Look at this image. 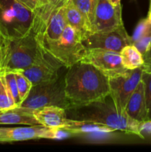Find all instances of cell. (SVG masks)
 <instances>
[{"label":"cell","mask_w":151,"mask_h":152,"mask_svg":"<svg viewBox=\"0 0 151 152\" xmlns=\"http://www.w3.org/2000/svg\"><path fill=\"white\" fill-rule=\"evenodd\" d=\"M121 12V4L113 5L108 0H97L92 33L112 31L124 25Z\"/></svg>","instance_id":"cell-10"},{"label":"cell","mask_w":151,"mask_h":152,"mask_svg":"<svg viewBox=\"0 0 151 152\" xmlns=\"http://www.w3.org/2000/svg\"><path fill=\"white\" fill-rule=\"evenodd\" d=\"M32 11H36L39 7V0H16Z\"/></svg>","instance_id":"cell-28"},{"label":"cell","mask_w":151,"mask_h":152,"mask_svg":"<svg viewBox=\"0 0 151 152\" xmlns=\"http://www.w3.org/2000/svg\"><path fill=\"white\" fill-rule=\"evenodd\" d=\"M121 62L126 69L134 70L141 68L144 64L143 55L134 45H128L120 51Z\"/></svg>","instance_id":"cell-18"},{"label":"cell","mask_w":151,"mask_h":152,"mask_svg":"<svg viewBox=\"0 0 151 152\" xmlns=\"http://www.w3.org/2000/svg\"><path fill=\"white\" fill-rule=\"evenodd\" d=\"M65 129L69 131L73 134H86L93 133L106 134L114 132L113 129L105 125L87 120L72 119H68V126Z\"/></svg>","instance_id":"cell-16"},{"label":"cell","mask_w":151,"mask_h":152,"mask_svg":"<svg viewBox=\"0 0 151 152\" xmlns=\"http://www.w3.org/2000/svg\"><path fill=\"white\" fill-rule=\"evenodd\" d=\"M106 99L90 104L93 108L89 110L87 114H82V117L77 120L94 122L108 126L114 131H121L144 138L140 131L142 122L130 118L127 114H119L115 109L113 101L110 104L106 102Z\"/></svg>","instance_id":"cell-3"},{"label":"cell","mask_w":151,"mask_h":152,"mask_svg":"<svg viewBox=\"0 0 151 152\" xmlns=\"http://www.w3.org/2000/svg\"><path fill=\"white\" fill-rule=\"evenodd\" d=\"M67 25L65 6L64 4H59L53 9L47 19L44 31V42L57 40Z\"/></svg>","instance_id":"cell-13"},{"label":"cell","mask_w":151,"mask_h":152,"mask_svg":"<svg viewBox=\"0 0 151 152\" xmlns=\"http://www.w3.org/2000/svg\"><path fill=\"white\" fill-rule=\"evenodd\" d=\"M4 76L7 88H8L10 94L13 96L16 105H18V107H19L21 105V100L20 97H19V91H18L15 73L13 71H7V72L4 73Z\"/></svg>","instance_id":"cell-23"},{"label":"cell","mask_w":151,"mask_h":152,"mask_svg":"<svg viewBox=\"0 0 151 152\" xmlns=\"http://www.w3.org/2000/svg\"><path fill=\"white\" fill-rule=\"evenodd\" d=\"M82 13L92 31L97 0H69Z\"/></svg>","instance_id":"cell-20"},{"label":"cell","mask_w":151,"mask_h":152,"mask_svg":"<svg viewBox=\"0 0 151 152\" xmlns=\"http://www.w3.org/2000/svg\"><path fill=\"white\" fill-rule=\"evenodd\" d=\"M17 107L6 84L4 74H0V112L10 111Z\"/></svg>","instance_id":"cell-19"},{"label":"cell","mask_w":151,"mask_h":152,"mask_svg":"<svg viewBox=\"0 0 151 152\" xmlns=\"http://www.w3.org/2000/svg\"><path fill=\"white\" fill-rule=\"evenodd\" d=\"M38 124L50 129H65L68 126V118H67L66 109L56 105H50L38 109H28Z\"/></svg>","instance_id":"cell-11"},{"label":"cell","mask_w":151,"mask_h":152,"mask_svg":"<svg viewBox=\"0 0 151 152\" xmlns=\"http://www.w3.org/2000/svg\"><path fill=\"white\" fill-rule=\"evenodd\" d=\"M56 105L70 109L69 102L65 96L64 82H56L33 86L28 97L19 107L28 109H38L45 106Z\"/></svg>","instance_id":"cell-5"},{"label":"cell","mask_w":151,"mask_h":152,"mask_svg":"<svg viewBox=\"0 0 151 152\" xmlns=\"http://www.w3.org/2000/svg\"><path fill=\"white\" fill-rule=\"evenodd\" d=\"M67 23L79 33L83 37L92 33L91 28L82 13L71 3L70 1L64 4Z\"/></svg>","instance_id":"cell-15"},{"label":"cell","mask_w":151,"mask_h":152,"mask_svg":"<svg viewBox=\"0 0 151 152\" xmlns=\"http://www.w3.org/2000/svg\"><path fill=\"white\" fill-rule=\"evenodd\" d=\"M81 62L93 65L108 78L125 74L128 70L122 65L118 52L102 49H87Z\"/></svg>","instance_id":"cell-9"},{"label":"cell","mask_w":151,"mask_h":152,"mask_svg":"<svg viewBox=\"0 0 151 152\" xmlns=\"http://www.w3.org/2000/svg\"><path fill=\"white\" fill-rule=\"evenodd\" d=\"M36 12L16 0H0V25L11 39L26 35L32 28Z\"/></svg>","instance_id":"cell-4"},{"label":"cell","mask_w":151,"mask_h":152,"mask_svg":"<svg viewBox=\"0 0 151 152\" xmlns=\"http://www.w3.org/2000/svg\"><path fill=\"white\" fill-rule=\"evenodd\" d=\"M43 48L46 54L59 66L68 68L81 62L86 52L82 37L69 25L57 40L44 42Z\"/></svg>","instance_id":"cell-2"},{"label":"cell","mask_w":151,"mask_h":152,"mask_svg":"<svg viewBox=\"0 0 151 152\" xmlns=\"http://www.w3.org/2000/svg\"><path fill=\"white\" fill-rule=\"evenodd\" d=\"M39 125L35 117L25 108L17 107L10 111L0 112V125Z\"/></svg>","instance_id":"cell-17"},{"label":"cell","mask_w":151,"mask_h":152,"mask_svg":"<svg viewBox=\"0 0 151 152\" xmlns=\"http://www.w3.org/2000/svg\"><path fill=\"white\" fill-rule=\"evenodd\" d=\"M125 113L130 118L139 122L147 120L144 87L142 80L139 83L136 90L128 99L125 108Z\"/></svg>","instance_id":"cell-14"},{"label":"cell","mask_w":151,"mask_h":152,"mask_svg":"<svg viewBox=\"0 0 151 152\" xmlns=\"http://www.w3.org/2000/svg\"><path fill=\"white\" fill-rule=\"evenodd\" d=\"M140 131L143 137L144 134H151V120L142 122L140 124Z\"/></svg>","instance_id":"cell-29"},{"label":"cell","mask_w":151,"mask_h":152,"mask_svg":"<svg viewBox=\"0 0 151 152\" xmlns=\"http://www.w3.org/2000/svg\"><path fill=\"white\" fill-rule=\"evenodd\" d=\"M69 134L65 129H50L41 125L28 127L0 128V142H13L36 139L63 140Z\"/></svg>","instance_id":"cell-7"},{"label":"cell","mask_w":151,"mask_h":152,"mask_svg":"<svg viewBox=\"0 0 151 152\" xmlns=\"http://www.w3.org/2000/svg\"><path fill=\"white\" fill-rule=\"evenodd\" d=\"M13 72L15 73V76H16L18 91H19V97H20L21 104H22L29 95L33 85L30 81L23 74L19 72H16V71H13Z\"/></svg>","instance_id":"cell-22"},{"label":"cell","mask_w":151,"mask_h":152,"mask_svg":"<svg viewBox=\"0 0 151 152\" xmlns=\"http://www.w3.org/2000/svg\"><path fill=\"white\" fill-rule=\"evenodd\" d=\"M142 80L144 87V96L146 102L147 120H151V72H145L142 74Z\"/></svg>","instance_id":"cell-24"},{"label":"cell","mask_w":151,"mask_h":152,"mask_svg":"<svg viewBox=\"0 0 151 152\" xmlns=\"http://www.w3.org/2000/svg\"><path fill=\"white\" fill-rule=\"evenodd\" d=\"M59 0H39V7L38 8L44 7H56L59 5Z\"/></svg>","instance_id":"cell-30"},{"label":"cell","mask_w":151,"mask_h":152,"mask_svg":"<svg viewBox=\"0 0 151 152\" xmlns=\"http://www.w3.org/2000/svg\"><path fill=\"white\" fill-rule=\"evenodd\" d=\"M151 28V24L148 21L147 18H144L139 20V23L136 25L134 30L133 36H131L132 43L136 42V41L144 37Z\"/></svg>","instance_id":"cell-25"},{"label":"cell","mask_w":151,"mask_h":152,"mask_svg":"<svg viewBox=\"0 0 151 152\" xmlns=\"http://www.w3.org/2000/svg\"><path fill=\"white\" fill-rule=\"evenodd\" d=\"M147 19L149 21L150 23L151 24V0H150V8H149V12H148V15H147Z\"/></svg>","instance_id":"cell-32"},{"label":"cell","mask_w":151,"mask_h":152,"mask_svg":"<svg viewBox=\"0 0 151 152\" xmlns=\"http://www.w3.org/2000/svg\"><path fill=\"white\" fill-rule=\"evenodd\" d=\"M68 1H69V0H59V4H63Z\"/></svg>","instance_id":"cell-33"},{"label":"cell","mask_w":151,"mask_h":152,"mask_svg":"<svg viewBox=\"0 0 151 152\" xmlns=\"http://www.w3.org/2000/svg\"><path fill=\"white\" fill-rule=\"evenodd\" d=\"M10 37L0 25V74H4L8 56Z\"/></svg>","instance_id":"cell-21"},{"label":"cell","mask_w":151,"mask_h":152,"mask_svg":"<svg viewBox=\"0 0 151 152\" xmlns=\"http://www.w3.org/2000/svg\"><path fill=\"white\" fill-rule=\"evenodd\" d=\"M82 42L86 49H102L118 53L123 48L133 44L124 25L112 31L90 33L83 37Z\"/></svg>","instance_id":"cell-8"},{"label":"cell","mask_w":151,"mask_h":152,"mask_svg":"<svg viewBox=\"0 0 151 152\" xmlns=\"http://www.w3.org/2000/svg\"><path fill=\"white\" fill-rule=\"evenodd\" d=\"M64 91L71 108H83L109 96V78L93 65L81 61L68 68Z\"/></svg>","instance_id":"cell-1"},{"label":"cell","mask_w":151,"mask_h":152,"mask_svg":"<svg viewBox=\"0 0 151 152\" xmlns=\"http://www.w3.org/2000/svg\"><path fill=\"white\" fill-rule=\"evenodd\" d=\"M60 67L51 62H44L32 65L25 69L19 70L32 83L33 86L40 84L53 83L59 79L58 71Z\"/></svg>","instance_id":"cell-12"},{"label":"cell","mask_w":151,"mask_h":152,"mask_svg":"<svg viewBox=\"0 0 151 152\" xmlns=\"http://www.w3.org/2000/svg\"><path fill=\"white\" fill-rule=\"evenodd\" d=\"M144 64L142 69L145 72H151V46L149 50L143 55Z\"/></svg>","instance_id":"cell-27"},{"label":"cell","mask_w":151,"mask_h":152,"mask_svg":"<svg viewBox=\"0 0 151 152\" xmlns=\"http://www.w3.org/2000/svg\"><path fill=\"white\" fill-rule=\"evenodd\" d=\"M111 4H113V5H118V4H121V0H108Z\"/></svg>","instance_id":"cell-31"},{"label":"cell","mask_w":151,"mask_h":152,"mask_svg":"<svg viewBox=\"0 0 151 152\" xmlns=\"http://www.w3.org/2000/svg\"><path fill=\"white\" fill-rule=\"evenodd\" d=\"M143 72L141 67L134 70H128L122 75L109 78V96L119 114H126L125 108L128 99L142 81Z\"/></svg>","instance_id":"cell-6"},{"label":"cell","mask_w":151,"mask_h":152,"mask_svg":"<svg viewBox=\"0 0 151 152\" xmlns=\"http://www.w3.org/2000/svg\"><path fill=\"white\" fill-rule=\"evenodd\" d=\"M136 48L141 52L142 55L144 54L151 46V28L150 31L142 38L133 43Z\"/></svg>","instance_id":"cell-26"}]
</instances>
